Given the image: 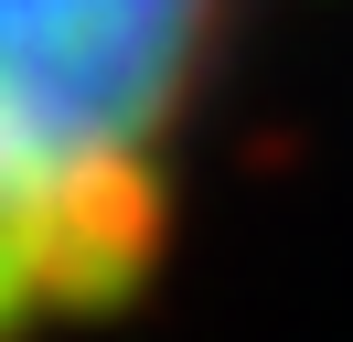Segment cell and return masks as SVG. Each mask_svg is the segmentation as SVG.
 <instances>
[{
    "mask_svg": "<svg viewBox=\"0 0 353 342\" xmlns=\"http://www.w3.org/2000/svg\"><path fill=\"white\" fill-rule=\"evenodd\" d=\"M236 21L246 0H0V342L150 278Z\"/></svg>",
    "mask_w": 353,
    "mask_h": 342,
    "instance_id": "obj_1",
    "label": "cell"
}]
</instances>
